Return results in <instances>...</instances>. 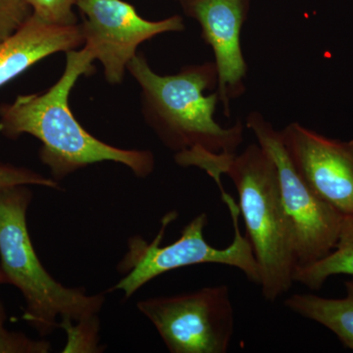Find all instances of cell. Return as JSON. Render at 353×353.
<instances>
[{"instance_id": "6da1fadb", "label": "cell", "mask_w": 353, "mask_h": 353, "mask_svg": "<svg viewBox=\"0 0 353 353\" xmlns=\"http://www.w3.org/2000/svg\"><path fill=\"white\" fill-rule=\"evenodd\" d=\"M94 55L83 46L66 52L63 74L39 94L18 95L0 105V134L16 139L30 134L41 143L39 157L59 183L92 164H122L137 178L150 176L155 169L150 150H126L104 143L88 132L70 108L72 90L82 76L94 74Z\"/></svg>"}, {"instance_id": "7a4b0ae2", "label": "cell", "mask_w": 353, "mask_h": 353, "mask_svg": "<svg viewBox=\"0 0 353 353\" xmlns=\"http://www.w3.org/2000/svg\"><path fill=\"white\" fill-rule=\"evenodd\" d=\"M179 166L196 167L222 188L221 176L228 175L238 192L239 208L259 264L262 296L274 303L294 285L296 267L294 232L279 192L273 160L259 143L236 154L190 148L174 155Z\"/></svg>"}, {"instance_id": "3957f363", "label": "cell", "mask_w": 353, "mask_h": 353, "mask_svg": "<svg viewBox=\"0 0 353 353\" xmlns=\"http://www.w3.org/2000/svg\"><path fill=\"white\" fill-rule=\"evenodd\" d=\"M128 72L141 88V114L164 146L174 153L201 148L217 154L238 153L243 123L223 128L215 120L219 103L215 62L187 65L173 75H159L138 52Z\"/></svg>"}, {"instance_id": "277c9868", "label": "cell", "mask_w": 353, "mask_h": 353, "mask_svg": "<svg viewBox=\"0 0 353 353\" xmlns=\"http://www.w3.org/2000/svg\"><path fill=\"white\" fill-rule=\"evenodd\" d=\"M32 201L29 185L0 190V267L8 285L17 288L24 299L23 320L46 336L59 329V319L78 321L99 314L105 296L66 287L44 268L28 229Z\"/></svg>"}, {"instance_id": "5b68a950", "label": "cell", "mask_w": 353, "mask_h": 353, "mask_svg": "<svg viewBox=\"0 0 353 353\" xmlns=\"http://www.w3.org/2000/svg\"><path fill=\"white\" fill-rule=\"evenodd\" d=\"M221 196L233 221L234 234L231 245L225 248L209 245L204 236L208 218L206 213H201L183 227L178 240L162 246L167 228L178 217L176 211H171L162 218L161 228L150 243L139 234L128 240L127 252L117 266L118 273L124 277L108 292L118 290L123 292L125 299H131L153 279L183 267L201 264L234 267L243 272L250 282L259 285V264L248 236L241 233L239 226L240 208L227 192H221Z\"/></svg>"}, {"instance_id": "8992f818", "label": "cell", "mask_w": 353, "mask_h": 353, "mask_svg": "<svg viewBox=\"0 0 353 353\" xmlns=\"http://www.w3.org/2000/svg\"><path fill=\"white\" fill-rule=\"evenodd\" d=\"M171 353H227L234 331L229 285L154 296L137 303Z\"/></svg>"}, {"instance_id": "52a82bcc", "label": "cell", "mask_w": 353, "mask_h": 353, "mask_svg": "<svg viewBox=\"0 0 353 353\" xmlns=\"http://www.w3.org/2000/svg\"><path fill=\"white\" fill-rule=\"evenodd\" d=\"M245 127L275 164L281 201L294 232L296 267L326 256L338 241L343 216L309 189L290 161L281 131L261 113L248 114Z\"/></svg>"}, {"instance_id": "ba28073f", "label": "cell", "mask_w": 353, "mask_h": 353, "mask_svg": "<svg viewBox=\"0 0 353 353\" xmlns=\"http://www.w3.org/2000/svg\"><path fill=\"white\" fill-rule=\"evenodd\" d=\"M76 9L82 16L83 46L101 62L110 85L123 82L141 44L166 32L185 30L182 16L146 20L125 0H77Z\"/></svg>"}, {"instance_id": "9c48e42d", "label": "cell", "mask_w": 353, "mask_h": 353, "mask_svg": "<svg viewBox=\"0 0 353 353\" xmlns=\"http://www.w3.org/2000/svg\"><path fill=\"white\" fill-rule=\"evenodd\" d=\"M281 137L309 189L343 217H353V139L327 138L296 122Z\"/></svg>"}, {"instance_id": "30bf717a", "label": "cell", "mask_w": 353, "mask_h": 353, "mask_svg": "<svg viewBox=\"0 0 353 353\" xmlns=\"http://www.w3.org/2000/svg\"><path fill=\"white\" fill-rule=\"evenodd\" d=\"M188 17L199 22L201 38L213 50L217 92L223 112L231 115V101L243 94L248 64L241 34L252 0H176Z\"/></svg>"}, {"instance_id": "8fae6325", "label": "cell", "mask_w": 353, "mask_h": 353, "mask_svg": "<svg viewBox=\"0 0 353 353\" xmlns=\"http://www.w3.org/2000/svg\"><path fill=\"white\" fill-rule=\"evenodd\" d=\"M83 46L81 25L46 22L34 13L10 37L0 43V88L41 60Z\"/></svg>"}, {"instance_id": "7c38bea8", "label": "cell", "mask_w": 353, "mask_h": 353, "mask_svg": "<svg viewBox=\"0 0 353 353\" xmlns=\"http://www.w3.org/2000/svg\"><path fill=\"white\" fill-rule=\"evenodd\" d=\"M345 287L343 299L294 294L288 297L284 304L292 312L330 330L343 347L353 352V276L345 283Z\"/></svg>"}, {"instance_id": "4fadbf2b", "label": "cell", "mask_w": 353, "mask_h": 353, "mask_svg": "<svg viewBox=\"0 0 353 353\" xmlns=\"http://www.w3.org/2000/svg\"><path fill=\"white\" fill-rule=\"evenodd\" d=\"M334 275L353 276V217H343L334 250L307 266L296 267L294 280L309 290H319Z\"/></svg>"}, {"instance_id": "5bb4252c", "label": "cell", "mask_w": 353, "mask_h": 353, "mask_svg": "<svg viewBox=\"0 0 353 353\" xmlns=\"http://www.w3.org/2000/svg\"><path fill=\"white\" fill-rule=\"evenodd\" d=\"M59 329L64 330L67 334L64 353L103 352L99 345L101 321L99 314L88 316L78 321L65 318L60 321Z\"/></svg>"}, {"instance_id": "9a60e30c", "label": "cell", "mask_w": 353, "mask_h": 353, "mask_svg": "<svg viewBox=\"0 0 353 353\" xmlns=\"http://www.w3.org/2000/svg\"><path fill=\"white\" fill-rule=\"evenodd\" d=\"M6 310L0 299V353H48L51 345L48 341L34 340L19 332L6 327Z\"/></svg>"}, {"instance_id": "2e32d148", "label": "cell", "mask_w": 353, "mask_h": 353, "mask_svg": "<svg viewBox=\"0 0 353 353\" xmlns=\"http://www.w3.org/2000/svg\"><path fill=\"white\" fill-rule=\"evenodd\" d=\"M34 15L51 24H78L75 13L77 0H22Z\"/></svg>"}, {"instance_id": "e0dca14e", "label": "cell", "mask_w": 353, "mask_h": 353, "mask_svg": "<svg viewBox=\"0 0 353 353\" xmlns=\"http://www.w3.org/2000/svg\"><path fill=\"white\" fill-rule=\"evenodd\" d=\"M16 185H38L48 189L61 190L59 183L51 176L26 167L0 162V190Z\"/></svg>"}, {"instance_id": "ac0fdd59", "label": "cell", "mask_w": 353, "mask_h": 353, "mask_svg": "<svg viewBox=\"0 0 353 353\" xmlns=\"http://www.w3.org/2000/svg\"><path fill=\"white\" fill-rule=\"evenodd\" d=\"M32 14L22 0H0V43L17 31Z\"/></svg>"}, {"instance_id": "d6986e66", "label": "cell", "mask_w": 353, "mask_h": 353, "mask_svg": "<svg viewBox=\"0 0 353 353\" xmlns=\"http://www.w3.org/2000/svg\"><path fill=\"white\" fill-rule=\"evenodd\" d=\"M8 285V283H7L6 275H4L3 271H2L1 267H0V285Z\"/></svg>"}]
</instances>
